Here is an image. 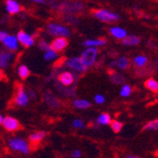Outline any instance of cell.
Wrapping results in <instances>:
<instances>
[{"label":"cell","mask_w":158,"mask_h":158,"mask_svg":"<svg viewBox=\"0 0 158 158\" xmlns=\"http://www.w3.org/2000/svg\"><path fill=\"white\" fill-rule=\"evenodd\" d=\"M98 54V48L94 47H90V48H87L81 53V59L86 67H90L95 64Z\"/></svg>","instance_id":"cell-2"},{"label":"cell","mask_w":158,"mask_h":158,"mask_svg":"<svg viewBox=\"0 0 158 158\" xmlns=\"http://www.w3.org/2000/svg\"><path fill=\"white\" fill-rule=\"evenodd\" d=\"M57 57V51H55L54 49H52L51 48H49L48 49H47L45 51V59L47 61H51L54 60Z\"/></svg>","instance_id":"cell-24"},{"label":"cell","mask_w":158,"mask_h":158,"mask_svg":"<svg viewBox=\"0 0 158 158\" xmlns=\"http://www.w3.org/2000/svg\"><path fill=\"white\" fill-rule=\"evenodd\" d=\"M12 58H13V55L10 52L0 53V67H3V68L7 67Z\"/></svg>","instance_id":"cell-15"},{"label":"cell","mask_w":158,"mask_h":158,"mask_svg":"<svg viewBox=\"0 0 158 158\" xmlns=\"http://www.w3.org/2000/svg\"><path fill=\"white\" fill-rule=\"evenodd\" d=\"M9 147L15 152H19L23 154H28L31 152L30 146L27 143V141H25L22 138L19 137H13L11 139L9 140Z\"/></svg>","instance_id":"cell-1"},{"label":"cell","mask_w":158,"mask_h":158,"mask_svg":"<svg viewBox=\"0 0 158 158\" xmlns=\"http://www.w3.org/2000/svg\"><path fill=\"white\" fill-rule=\"evenodd\" d=\"M66 65L70 67L71 69H74L78 72H84V71L87 70L88 67H86L84 64L82 63L81 57H74V58H71L66 61Z\"/></svg>","instance_id":"cell-7"},{"label":"cell","mask_w":158,"mask_h":158,"mask_svg":"<svg viewBox=\"0 0 158 158\" xmlns=\"http://www.w3.org/2000/svg\"><path fill=\"white\" fill-rule=\"evenodd\" d=\"M16 37H17L18 42L25 48H31L34 45V38L23 31H19Z\"/></svg>","instance_id":"cell-8"},{"label":"cell","mask_w":158,"mask_h":158,"mask_svg":"<svg viewBox=\"0 0 158 158\" xmlns=\"http://www.w3.org/2000/svg\"><path fill=\"white\" fill-rule=\"evenodd\" d=\"M3 76H4V74H3V71H2L1 67H0V81H1V80L3 79Z\"/></svg>","instance_id":"cell-35"},{"label":"cell","mask_w":158,"mask_h":158,"mask_svg":"<svg viewBox=\"0 0 158 158\" xmlns=\"http://www.w3.org/2000/svg\"><path fill=\"white\" fill-rule=\"evenodd\" d=\"M106 45V40L104 39H89L83 42V46L86 48H90V47H102Z\"/></svg>","instance_id":"cell-14"},{"label":"cell","mask_w":158,"mask_h":158,"mask_svg":"<svg viewBox=\"0 0 158 158\" xmlns=\"http://www.w3.org/2000/svg\"><path fill=\"white\" fill-rule=\"evenodd\" d=\"M3 118H3V117L1 116V114H0V124L2 123V121H3Z\"/></svg>","instance_id":"cell-38"},{"label":"cell","mask_w":158,"mask_h":158,"mask_svg":"<svg viewBox=\"0 0 158 158\" xmlns=\"http://www.w3.org/2000/svg\"><path fill=\"white\" fill-rule=\"evenodd\" d=\"M32 2H35V3H39V4H45L46 1L45 0H31Z\"/></svg>","instance_id":"cell-34"},{"label":"cell","mask_w":158,"mask_h":158,"mask_svg":"<svg viewBox=\"0 0 158 158\" xmlns=\"http://www.w3.org/2000/svg\"><path fill=\"white\" fill-rule=\"evenodd\" d=\"M39 47L41 48V49H43V50H47V49H48L49 48H50V45H48L47 42H45V41H41L40 43H39Z\"/></svg>","instance_id":"cell-31"},{"label":"cell","mask_w":158,"mask_h":158,"mask_svg":"<svg viewBox=\"0 0 158 158\" xmlns=\"http://www.w3.org/2000/svg\"><path fill=\"white\" fill-rule=\"evenodd\" d=\"M72 126L76 129H82L84 127V123L81 119H75L72 122Z\"/></svg>","instance_id":"cell-30"},{"label":"cell","mask_w":158,"mask_h":158,"mask_svg":"<svg viewBox=\"0 0 158 158\" xmlns=\"http://www.w3.org/2000/svg\"><path fill=\"white\" fill-rule=\"evenodd\" d=\"M111 121H112L111 117L108 114H102L97 119V122L100 125H109Z\"/></svg>","instance_id":"cell-21"},{"label":"cell","mask_w":158,"mask_h":158,"mask_svg":"<svg viewBox=\"0 0 158 158\" xmlns=\"http://www.w3.org/2000/svg\"><path fill=\"white\" fill-rule=\"evenodd\" d=\"M68 45V40L64 37V36H58L57 38H55L52 43H51V45H50V48L52 49H54L55 51L57 52H59V51H62L64 50Z\"/></svg>","instance_id":"cell-9"},{"label":"cell","mask_w":158,"mask_h":158,"mask_svg":"<svg viewBox=\"0 0 158 158\" xmlns=\"http://www.w3.org/2000/svg\"><path fill=\"white\" fill-rule=\"evenodd\" d=\"M132 94V88H131V86L130 85H128V84H124L121 89H120V95L121 97L123 98H127L129 97Z\"/></svg>","instance_id":"cell-27"},{"label":"cell","mask_w":158,"mask_h":158,"mask_svg":"<svg viewBox=\"0 0 158 158\" xmlns=\"http://www.w3.org/2000/svg\"><path fill=\"white\" fill-rule=\"evenodd\" d=\"M145 131H158V119L150 121L147 125L144 127Z\"/></svg>","instance_id":"cell-25"},{"label":"cell","mask_w":158,"mask_h":158,"mask_svg":"<svg viewBox=\"0 0 158 158\" xmlns=\"http://www.w3.org/2000/svg\"><path fill=\"white\" fill-rule=\"evenodd\" d=\"M135 157H136V156H132V155H129V156H128V158H135Z\"/></svg>","instance_id":"cell-39"},{"label":"cell","mask_w":158,"mask_h":158,"mask_svg":"<svg viewBox=\"0 0 158 158\" xmlns=\"http://www.w3.org/2000/svg\"><path fill=\"white\" fill-rule=\"evenodd\" d=\"M73 105L75 108L80 109V110H84V109H87L91 106V103L88 102L87 99H76L74 100Z\"/></svg>","instance_id":"cell-17"},{"label":"cell","mask_w":158,"mask_h":158,"mask_svg":"<svg viewBox=\"0 0 158 158\" xmlns=\"http://www.w3.org/2000/svg\"><path fill=\"white\" fill-rule=\"evenodd\" d=\"M81 155V152L80 150H75V151H73V152H72V156L75 157V158L80 157Z\"/></svg>","instance_id":"cell-32"},{"label":"cell","mask_w":158,"mask_h":158,"mask_svg":"<svg viewBox=\"0 0 158 158\" xmlns=\"http://www.w3.org/2000/svg\"><path fill=\"white\" fill-rule=\"evenodd\" d=\"M17 73H18L19 77H20L21 79L26 80V79H27L28 77H30V75H31V71H30V69H28L27 66L22 64V65L18 66V68H17Z\"/></svg>","instance_id":"cell-18"},{"label":"cell","mask_w":158,"mask_h":158,"mask_svg":"<svg viewBox=\"0 0 158 158\" xmlns=\"http://www.w3.org/2000/svg\"><path fill=\"white\" fill-rule=\"evenodd\" d=\"M6 35H7V32L6 31H0V42L3 41V39L5 38Z\"/></svg>","instance_id":"cell-33"},{"label":"cell","mask_w":158,"mask_h":158,"mask_svg":"<svg viewBox=\"0 0 158 158\" xmlns=\"http://www.w3.org/2000/svg\"><path fill=\"white\" fill-rule=\"evenodd\" d=\"M116 64H117V62H114V61H113V62H111V64H110V66H111V67H113V66H114Z\"/></svg>","instance_id":"cell-36"},{"label":"cell","mask_w":158,"mask_h":158,"mask_svg":"<svg viewBox=\"0 0 158 158\" xmlns=\"http://www.w3.org/2000/svg\"><path fill=\"white\" fill-rule=\"evenodd\" d=\"M58 80L63 85L69 86L74 82V76L71 72L65 71V72H63L58 76Z\"/></svg>","instance_id":"cell-11"},{"label":"cell","mask_w":158,"mask_h":158,"mask_svg":"<svg viewBox=\"0 0 158 158\" xmlns=\"http://www.w3.org/2000/svg\"><path fill=\"white\" fill-rule=\"evenodd\" d=\"M123 45L127 47H133L136 46L139 44V38L135 35H130V36H126L123 39Z\"/></svg>","instance_id":"cell-16"},{"label":"cell","mask_w":158,"mask_h":158,"mask_svg":"<svg viewBox=\"0 0 158 158\" xmlns=\"http://www.w3.org/2000/svg\"><path fill=\"white\" fill-rule=\"evenodd\" d=\"M3 127L9 132H16L21 128L20 123L17 119L13 118L11 117H6L3 118V121L1 123Z\"/></svg>","instance_id":"cell-6"},{"label":"cell","mask_w":158,"mask_h":158,"mask_svg":"<svg viewBox=\"0 0 158 158\" xmlns=\"http://www.w3.org/2000/svg\"><path fill=\"white\" fill-rule=\"evenodd\" d=\"M111 80H112L113 82H114L116 84H120V83L124 82V77L121 76L120 74H118V73H114L111 77Z\"/></svg>","instance_id":"cell-28"},{"label":"cell","mask_w":158,"mask_h":158,"mask_svg":"<svg viewBox=\"0 0 158 158\" xmlns=\"http://www.w3.org/2000/svg\"><path fill=\"white\" fill-rule=\"evenodd\" d=\"M48 31L50 35L53 36H64L67 37L71 34L70 30L65 26L57 24V23H49L48 25Z\"/></svg>","instance_id":"cell-4"},{"label":"cell","mask_w":158,"mask_h":158,"mask_svg":"<svg viewBox=\"0 0 158 158\" xmlns=\"http://www.w3.org/2000/svg\"><path fill=\"white\" fill-rule=\"evenodd\" d=\"M145 86L152 92H157L158 91V81H155L154 79H149L145 82Z\"/></svg>","instance_id":"cell-22"},{"label":"cell","mask_w":158,"mask_h":158,"mask_svg":"<svg viewBox=\"0 0 158 158\" xmlns=\"http://www.w3.org/2000/svg\"><path fill=\"white\" fill-rule=\"evenodd\" d=\"M93 15L95 18L102 21V22H106V23L114 22L119 19L118 14L114 13L108 10H97L93 12Z\"/></svg>","instance_id":"cell-3"},{"label":"cell","mask_w":158,"mask_h":158,"mask_svg":"<svg viewBox=\"0 0 158 158\" xmlns=\"http://www.w3.org/2000/svg\"><path fill=\"white\" fill-rule=\"evenodd\" d=\"M111 128L112 130L114 132V133H119L121 131V129L123 127V124L118 121V120H114V121H111Z\"/></svg>","instance_id":"cell-26"},{"label":"cell","mask_w":158,"mask_h":158,"mask_svg":"<svg viewBox=\"0 0 158 158\" xmlns=\"http://www.w3.org/2000/svg\"><path fill=\"white\" fill-rule=\"evenodd\" d=\"M46 136V133L45 132H37L34 134H31L30 135V140L33 144H38L39 142H41L43 139Z\"/></svg>","instance_id":"cell-19"},{"label":"cell","mask_w":158,"mask_h":158,"mask_svg":"<svg viewBox=\"0 0 158 158\" xmlns=\"http://www.w3.org/2000/svg\"><path fill=\"white\" fill-rule=\"evenodd\" d=\"M129 64H130V62L129 60L126 58V57H120V58L118 60L117 62V66L121 69V70H124V69H127L129 67Z\"/></svg>","instance_id":"cell-23"},{"label":"cell","mask_w":158,"mask_h":158,"mask_svg":"<svg viewBox=\"0 0 158 158\" xmlns=\"http://www.w3.org/2000/svg\"><path fill=\"white\" fill-rule=\"evenodd\" d=\"M3 44L4 46L10 50V51H15L18 48L19 42L17 40V37L14 35H6L3 39Z\"/></svg>","instance_id":"cell-10"},{"label":"cell","mask_w":158,"mask_h":158,"mask_svg":"<svg viewBox=\"0 0 158 158\" xmlns=\"http://www.w3.org/2000/svg\"><path fill=\"white\" fill-rule=\"evenodd\" d=\"M148 63V58L146 56H136L135 58L134 59V64L135 66L137 67H143V66H145Z\"/></svg>","instance_id":"cell-20"},{"label":"cell","mask_w":158,"mask_h":158,"mask_svg":"<svg viewBox=\"0 0 158 158\" xmlns=\"http://www.w3.org/2000/svg\"><path fill=\"white\" fill-rule=\"evenodd\" d=\"M30 97H32V98H34V97H35V95H34V92H33V91H30Z\"/></svg>","instance_id":"cell-37"},{"label":"cell","mask_w":158,"mask_h":158,"mask_svg":"<svg viewBox=\"0 0 158 158\" xmlns=\"http://www.w3.org/2000/svg\"><path fill=\"white\" fill-rule=\"evenodd\" d=\"M110 33L113 37L123 40L127 36V31L124 28H121L119 27H113L110 28Z\"/></svg>","instance_id":"cell-13"},{"label":"cell","mask_w":158,"mask_h":158,"mask_svg":"<svg viewBox=\"0 0 158 158\" xmlns=\"http://www.w3.org/2000/svg\"><path fill=\"white\" fill-rule=\"evenodd\" d=\"M94 100H95V102L98 103V104H103V103L105 102V98H104L102 95L98 94V95L95 96Z\"/></svg>","instance_id":"cell-29"},{"label":"cell","mask_w":158,"mask_h":158,"mask_svg":"<svg viewBox=\"0 0 158 158\" xmlns=\"http://www.w3.org/2000/svg\"><path fill=\"white\" fill-rule=\"evenodd\" d=\"M28 102H30L28 95L26 93V91L23 89L21 85H18V87L16 89L15 98H14V102H15L16 105L23 107V106H27Z\"/></svg>","instance_id":"cell-5"},{"label":"cell","mask_w":158,"mask_h":158,"mask_svg":"<svg viewBox=\"0 0 158 158\" xmlns=\"http://www.w3.org/2000/svg\"><path fill=\"white\" fill-rule=\"evenodd\" d=\"M6 10L10 14H16L20 11L21 7L19 3L15 0H7L6 1Z\"/></svg>","instance_id":"cell-12"}]
</instances>
